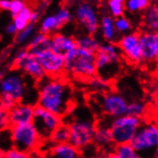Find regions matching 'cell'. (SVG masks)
<instances>
[{"label":"cell","mask_w":158,"mask_h":158,"mask_svg":"<svg viewBox=\"0 0 158 158\" xmlns=\"http://www.w3.org/2000/svg\"><path fill=\"white\" fill-rule=\"evenodd\" d=\"M56 18L58 19V21L64 26L65 24L69 23L72 20V13L70 10L66 7H60L59 10L54 14Z\"/></svg>","instance_id":"obj_32"},{"label":"cell","mask_w":158,"mask_h":158,"mask_svg":"<svg viewBox=\"0 0 158 158\" xmlns=\"http://www.w3.org/2000/svg\"><path fill=\"white\" fill-rule=\"evenodd\" d=\"M14 66L16 71L25 73L38 81L46 77L40 62L28 49H23L16 53L14 60Z\"/></svg>","instance_id":"obj_10"},{"label":"cell","mask_w":158,"mask_h":158,"mask_svg":"<svg viewBox=\"0 0 158 158\" xmlns=\"http://www.w3.org/2000/svg\"><path fill=\"white\" fill-rule=\"evenodd\" d=\"M46 77L60 78L64 73V57L54 53L51 49L41 51L35 55Z\"/></svg>","instance_id":"obj_12"},{"label":"cell","mask_w":158,"mask_h":158,"mask_svg":"<svg viewBox=\"0 0 158 158\" xmlns=\"http://www.w3.org/2000/svg\"><path fill=\"white\" fill-rule=\"evenodd\" d=\"M114 26H115L116 32L119 34H123V35H127L128 33H131L132 29L131 21H129L128 18H127L125 15L114 18Z\"/></svg>","instance_id":"obj_31"},{"label":"cell","mask_w":158,"mask_h":158,"mask_svg":"<svg viewBox=\"0 0 158 158\" xmlns=\"http://www.w3.org/2000/svg\"><path fill=\"white\" fill-rule=\"evenodd\" d=\"M99 29L103 38L108 43H114V41L118 39V33L116 32L114 26V18L111 17L109 15H105L101 17Z\"/></svg>","instance_id":"obj_19"},{"label":"cell","mask_w":158,"mask_h":158,"mask_svg":"<svg viewBox=\"0 0 158 158\" xmlns=\"http://www.w3.org/2000/svg\"><path fill=\"white\" fill-rule=\"evenodd\" d=\"M99 106L106 115L116 118L126 115L127 102L117 92H106L100 97Z\"/></svg>","instance_id":"obj_13"},{"label":"cell","mask_w":158,"mask_h":158,"mask_svg":"<svg viewBox=\"0 0 158 158\" xmlns=\"http://www.w3.org/2000/svg\"><path fill=\"white\" fill-rule=\"evenodd\" d=\"M15 102H14L13 100L6 98V97H0V107H2L3 109L9 111L10 109H12L15 106Z\"/></svg>","instance_id":"obj_39"},{"label":"cell","mask_w":158,"mask_h":158,"mask_svg":"<svg viewBox=\"0 0 158 158\" xmlns=\"http://www.w3.org/2000/svg\"><path fill=\"white\" fill-rule=\"evenodd\" d=\"M26 92V81L20 72L13 71L6 74L0 81V97H6L19 103Z\"/></svg>","instance_id":"obj_9"},{"label":"cell","mask_w":158,"mask_h":158,"mask_svg":"<svg viewBox=\"0 0 158 158\" xmlns=\"http://www.w3.org/2000/svg\"><path fill=\"white\" fill-rule=\"evenodd\" d=\"M61 27L63 26L58 21L56 16L54 15H50L45 16L42 19L40 23V33L50 36L56 33H58V31Z\"/></svg>","instance_id":"obj_24"},{"label":"cell","mask_w":158,"mask_h":158,"mask_svg":"<svg viewBox=\"0 0 158 158\" xmlns=\"http://www.w3.org/2000/svg\"><path fill=\"white\" fill-rule=\"evenodd\" d=\"M40 14L39 11H36V10H34L33 13H32V15L30 17V20H29V23L31 24H35L36 21H38L40 19Z\"/></svg>","instance_id":"obj_41"},{"label":"cell","mask_w":158,"mask_h":158,"mask_svg":"<svg viewBox=\"0 0 158 158\" xmlns=\"http://www.w3.org/2000/svg\"><path fill=\"white\" fill-rule=\"evenodd\" d=\"M64 73L81 80H90L97 75L95 54L78 47L64 56Z\"/></svg>","instance_id":"obj_2"},{"label":"cell","mask_w":158,"mask_h":158,"mask_svg":"<svg viewBox=\"0 0 158 158\" xmlns=\"http://www.w3.org/2000/svg\"><path fill=\"white\" fill-rule=\"evenodd\" d=\"M88 81H89L90 87L94 90H98V91L106 90L109 86V81L101 79L99 77H96V76L93 77L92 79H90Z\"/></svg>","instance_id":"obj_34"},{"label":"cell","mask_w":158,"mask_h":158,"mask_svg":"<svg viewBox=\"0 0 158 158\" xmlns=\"http://www.w3.org/2000/svg\"><path fill=\"white\" fill-rule=\"evenodd\" d=\"M13 24L15 27V29L17 30V33H18V32L24 30L25 28L29 25V22L24 20L23 18H21L20 16L16 15V16L13 17Z\"/></svg>","instance_id":"obj_38"},{"label":"cell","mask_w":158,"mask_h":158,"mask_svg":"<svg viewBox=\"0 0 158 158\" xmlns=\"http://www.w3.org/2000/svg\"><path fill=\"white\" fill-rule=\"evenodd\" d=\"M122 54L115 43L100 44L95 53V66L98 77L109 81L114 77L120 67Z\"/></svg>","instance_id":"obj_4"},{"label":"cell","mask_w":158,"mask_h":158,"mask_svg":"<svg viewBox=\"0 0 158 158\" xmlns=\"http://www.w3.org/2000/svg\"><path fill=\"white\" fill-rule=\"evenodd\" d=\"M93 143L99 147H109L113 144L108 124H96Z\"/></svg>","instance_id":"obj_20"},{"label":"cell","mask_w":158,"mask_h":158,"mask_svg":"<svg viewBox=\"0 0 158 158\" xmlns=\"http://www.w3.org/2000/svg\"><path fill=\"white\" fill-rule=\"evenodd\" d=\"M44 158H82L81 151L69 143L52 144Z\"/></svg>","instance_id":"obj_18"},{"label":"cell","mask_w":158,"mask_h":158,"mask_svg":"<svg viewBox=\"0 0 158 158\" xmlns=\"http://www.w3.org/2000/svg\"><path fill=\"white\" fill-rule=\"evenodd\" d=\"M74 17L87 35H94L99 30L100 18L96 8L90 3H80L74 12Z\"/></svg>","instance_id":"obj_11"},{"label":"cell","mask_w":158,"mask_h":158,"mask_svg":"<svg viewBox=\"0 0 158 158\" xmlns=\"http://www.w3.org/2000/svg\"><path fill=\"white\" fill-rule=\"evenodd\" d=\"M47 49H50V36L41 33L34 35L28 46V50L34 56Z\"/></svg>","instance_id":"obj_21"},{"label":"cell","mask_w":158,"mask_h":158,"mask_svg":"<svg viewBox=\"0 0 158 158\" xmlns=\"http://www.w3.org/2000/svg\"><path fill=\"white\" fill-rule=\"evenodd\" d=\"M0 158H3V156H2V157H0Z\"/></svg>","instance_id":"obj_46"},{"label":"cell","mask_w":158,"mask_h":158,"mask_svg":"<svg viewBox=\"0 0 158 158\" xmlns=\"http://www.w3.org/2000/svg\"><path fill=\"white\" fill-rule=\"evenodd\" d=\"M147 114V106L142 102H131L127 103L126 115H129L135 118L142 119Z\"/></svg>","instance_id":"obj_26"},{"label":"cell","mask_w":158,"mask_h":158,"mask_svg":"<svg viewBox=\"0 0 158 158\" xmlns=\"http://www.w3.org/2000/svg\"><path fill=\"white\" fill-rule=\"evenodd\" d=\"M3 158H30V155L13 148L10 151L3 153Z\"/></svg>","instance_id":"obj_37"},{"label":"cell","mask_w":158,"mask_h":158,"mask_svg":"<svg viewBox=\"0 0 158 158\" xmlns=\"http://www.w3.org/2000/svg\"><path fill=\"white\" fill-rule=\"evenodd\" d=\"M144 23L148 32H155L158 29V8L157 5H150L144 11Z\"/></svg>","instance_id":"obj_22"},{"label":"cell","mask_w":158,"mask_h":158,"mask_svg":"<svg viewBox=\"0 0 158 158\" xmlns=\"http://www.w3.org/2000/svg\"><path fill=\"white\" fill-rule=\"evenodd\" d=\"M114 152L119 158H143L133 150L129 144L116 146Z\"/></svg>","instance_id":"obj_29"},{"label":"cell","mask_w":158,"mask_h":158,"mask_svg":"<svg viewBox=\"0 0 158 158\" xmlns=\"http://www.w3.org/2000/svg\"><path fill=\"white\" fill-rule=\"evenodd\" d=\"M6 75V73H5V71L4 70H1L0 69V81H1L3 78H4V76Z\"/></svg>","instance_id":"obj_44"},{"label":"cell","mask_w":158,"mask_h":158,"mask_svg":"<svg viewBox=\"0 0 158 158\" xmlns=\"http://www.w3.org/2000/svg\"><path fill=\"white\" fill-rule=\"evenodd\" d=\"M107 158H119V157L115 154V152H112V153H110V154L108 155Z\"/></svg>","instance_id":"obj_45"},{"label":"cell","mask_w":158,"mask_h":158,"mask_svg":"<svg viewBox=\"0 0 158 158\" xmlns=\"http://www.w3.org/2000/svg\"><path fill=\"white\" fill-rule=\"evenodd\" d=\"M62 123V119L40 106H34V118L32 124L35 127L41 141L49 140L53 131Z\"/></svg>","instance_id":"obj_8"},{"label":"cell","mask_w":158,"mask_h":158,"mask_svg":"<svg viewBox=\"0 0 158 158\" xmlns=\"http://www.w3.org/2000/svg\"><path fill=\"white\" fill-rule=\"evenodd\" d=\"M34 31H35V24L29 23V25H28L24 30L18 32L16 34L15 41L17 43H23V42H25L33 35Z\"/></svg>","instance_id":"obj_33"},{"label":"cell","mask_w":158,"mask_h":158,"mask_svg":"<svg viewBox=\"0 0 158 158\" xmlns=\"http://www.w3.org/2000/svg\"><path fill=\"white\" fill-rule=\"evenodd\" d=\"M66 125L69 127L68 143L74 148L81 151L93 144L96 123L89 111H81V113L75 114L71 122Z\"/></svg>","instance_id":"obj_3"},{"label":"cell","mask_w":158,"mask_h":158,"mask_svg":"<svg viewBox=\"0 0 158 158\" xmlns=\"http://www.w3.org/2000/svg\"><path fill=\"white\" fill-rule=\"evenodd\" d=\"M11 0H0V10L9 11Z\"/></svg>","instance_id":"obj_43"},{"label":"cell","mask_w":158,"mask_h":158,"mask_svg":"<svg viewBox=\"0 0 158 158\" xmlns=\"http://www.w3.org/2000/svg\"><path fill=\"white\" fill-rule=\"evenodd\" d=\"M6 33L10 35H15L17 34V30L15 29V27L14 26L13 23L9 24L7 27H6Z\"/></svg>","instance_id":"obj_42"},{"label":"cell","mask_w":158,"mask_h":158,"mask_svg":"<svg viewBox=\"0 0 158 158\" xmlns=\"http://www.w3.org/2000/svg\"><path fill=\"white\" fill-rule=\"evenodd\" d=\"M117 46L122 56L131 63L139 64L143 62L141 48L139 44V34L128 33L123 35L118 41Z\"/></svg>","instance_id":"obj_14"},{"label":"cell","mask_w":158,"mask_h":158,"mask_svg":"<svg viewBox=\"0 0 158 158\" xmlns=\"http://www.w3.org/2000/svg\"><path fill=\"white\" fill-rule=\"evenodd\" d=\"M49 140L53 144H62L68 143L69 140V127L66 124L61 123L53 131Z\"/></svg>","instance_id":"obj_25"},{"label":"cell","mask_w":158,"mask_h":158,"mask_svg":"<svg viewBox=\"0 0 158 158\" xmlns=\"http://www.w3.org/2000/svg\"><path fill=\"white\" fill-rule=\"evenodd\" d=\"M142 124V119L129 115L112 118L109 123V128L113 144L115 146L129 144Z\"/></svg>","instance_id":"obj_6"},{"label":"cell","mask_w":158,"mask_h":158,"mask_svg":"<svg viewBox=\"0 0 158 158\" xmlns=\"http://www.w3.org/2000/svg\"><path fill=\"white\" fill-rule=\"evenodd\" d=\"M13 148L30 154L38 148L41 139L32 123L10 127Z\"/></svg>","instance_id":"obj_7"},{"label":"cell","mask_w":158,"mask_h":158,"mask_svg":"<svg viewBox=\"0 0 158 158\" xmlns=\"http://www.w3.org/2000/svg\"><path fill=\"white\" fill-rule=\"evenodd\" d=\"M26 4L27 3L25 1H22V0H11L10 7H9V12L11 13L13 17H15L18 15V14L26 6Z\"/></svg>","instance_id":"obj_35"},{"label":"cell","mask_w":158,"mask_h":158,"mask_svg":"<svg viewBox=\"0 0 158 158\" xmlns=\"http://www.w3.org/2000/svg\"><path fill=\"white\" fill-rule=\"evenodd\" d=\"M151 5L148 0H127L125 1V9L131 14L137 12H144Z\"/></svg>","instance_id":"obj_28"},{"label":"cell","mask_w":158,"mask_h":158,"mask_svg":"<svg viewBox=\"0 0 158 158\" xmlns=\"http://www.w3.org/2000/svg\"><path fill=\"white\" fill-rule=\"evenodd\" d=\"M139 44L143 61L153 62L158 57V35L155 32L145 31L139 34Z\"/></svg>","instance_id":"obj_15"},{"label":"cell","mask_w":158,"mask_h":158,"mask_svg":"<svg viewBox=\"0 0 158 158\" xmlns=\"http://www.w3.org/2000/svg\"><path fill=\"white\" fill-rule=\"evenodd\" d=\"M75 40H76V46L78 48L86 50L93 54H95L97 52L101 44L94 35H87V34L79 36L78 39H75Z\"/></svg>","instance_id":"obj_23"},{"label":"cell","mask_w":158,"mask_h":158,"mask_svg":"<svg viewBox=\"0 0 158 158\" xmlns=\"http://www.w3.org/2000/svg\"><path fill=\"white\" fill-rule=\"evenodd\" d=\"M33 11H34L33 7H31L30 5H28V4H26V6L21 10V12H20L19 14H18V16H20L21 18H23L24 20H26V21L29 22L30 17H31V15H32Z\"/></svg>","instance_id":"obj_40"},{"label":"cell","mask_w":158,"mask_h":158,"mask_svg":"<svg viewBox=\"0 0 158 158\" xmlns=\"http://www.w3.org/2000/svg\"><path fill=\"white\" fill-rule=\"evenodd\" d=\"M34 118V106L29 104L19 103L9 110V120L11 127L25 125L33 122Z\"/></svg>","instance_id":"obj_16"},{"label":"cell","mask_w":158,"mask_h":158,"mask_svg":"<svg viewBox=\"0 0 158 158\" xmlns=\"http://www.w3.org/2000/svg\"><path fill=\"white\" fill-rule=\"evenodd\" d=\"M73 105L72 87L61 77H45L40 81L36 106L62 119L71 112Z\"/></svg>","instance_id":"obj_1"},{"label":"cell","mask_w":158,"mask_h":158,"mask_svg":"<svg viewBox=\"0 0 158 158\" xmlns=\"http://www.w3.org/2000/svg\"><path fill=\"white\" fill-rule=\"evenodd\" d=\"M106 6L109 12V15L113 18L123 16L126 12L124 0H109V1H107Z\"/></svg>","instance_id":"obj_27"},{"label":"cell","mask_w":158,"mask_h":158,"mask_svg":"<svg viewBox=\"0 0 158 158\" xmlns=\"http://www.w3.org/2000/svg\"><path fill=\"white\" fill-rule=\"evenodd\" d=\"M143 158H157L158 127L155 123L142 124L129 143Z\"/></svg>","instance_id":"obj_5"},{"label":"cell","mask_w":158,"mask_h":158,"mask_svg":"<svg viewBox=\"0 0 158 158\" xmlns=\"http://www.w3.org/2000/svg\"><path fill=\"white\" fill-rule=\"evenodd\" d=\"M10 120H9V111L0 107V131L10 128Z\"/></svg>","instance_id":"obj_36"},{"label":"cell","mask_w":158,"mask_h":158,"mask_svg":"<svg viewBox=\"0 0 158 158\" xmlns=\"http://www.w3.org/2000/svg\"><path fill=\"white\" fill-rule=\"evenodd\" d=\"M76 47V40L73 36L61 33H56L50 35V49L62 57Z\"/></svg>","instance_id":"obj_17"},{"label":"cell","mask_w":158,"mask_h":158,"mask_svg":"<svg viewBox=\"0 0 158 158\" xmlns=\"http://www.w3.org/2000/svg\"><path fill=\"white\" fill-rule=\"evenodd\" d=\"M13 148V141L10 128L0 131V153H5L6 152Z\"/></svg>","instance_id":"obj_30"}]
</instances>
